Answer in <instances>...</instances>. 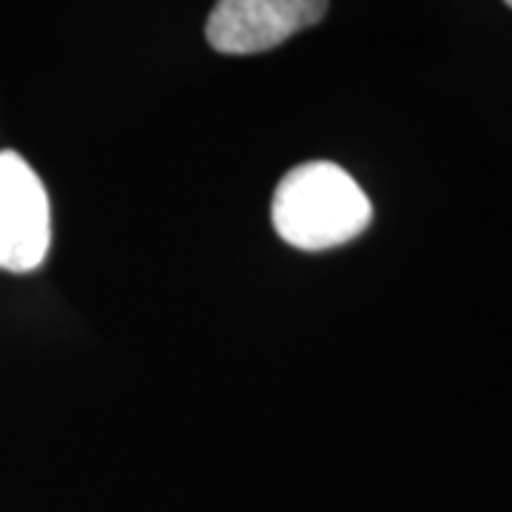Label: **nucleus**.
<instances>
[{
  "label": "nucleus",
  "mask_w": 512,
  "mask_h": 512,
  "mask_svg": "<svg viewBox=\"0 0 512 512\" xmlns=\"http://www.w3.org/2000/svg\"><path fill=\"white\" fill-rule=\"evenodd\" d=\"M271 217L279 237L299 251H330L356 239L373 220L359 183L336 163H305L276 185Z\"/></svg>",
  "instance_id": "f257e3e1"
},
{
  "label": "nucleus",
  "mask_w": 512,
  "mask_h": 512,
  "mask_svg": "<svg viewBox=\"0 0 512 512\" xmlns=\"http://www.w3.org/2000/svg\"><path fill=\"white\" fill-rule=\"evenodd\" d=\"M49 242L52 208L46 188L18 151H0V271H37Z\"/></svg>",
  "instance_id": "f03ea898"
},
{
  "label": "nucleus",
  "mask_w": 512,
  "mask_h": 512,
  "mask_svg": "<svg viewBox=\"0 0 512 512\" xmlns=\"http://www.w3.org/2000/svg\"><path fill=\"white\" fill-rule=\"evenodd\" d=\"M325 12L328 0H217L205 37L222 55H256L319 23Z\"/></svg>",
  "instance_id": "7ed1b4c3"
},
{
  "label": "nucleus",
  "mask_w": 512,
  "mask_h": 512,
  "mask_svg": "<svg viewBox=\"0 0 512 512\" xmlns=\"http://www.w3.org/2000/svg\"><path fill=\"white\" fill-rule=\"evenodd\" d=\"M504 3H507V6H510V9H512V0H504Z\"/></svg>",
  "instance_id": "20e7f679"
}]
</instances>
